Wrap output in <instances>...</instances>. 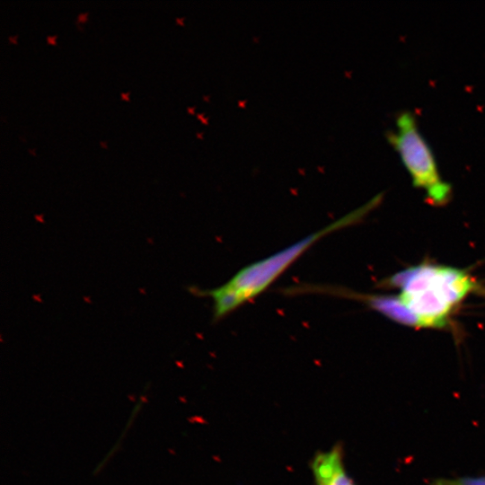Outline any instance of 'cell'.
Wrapping results in <instances>:
<instances>
[{
	"mask_svg": "<svg viewBox=\"0 0 485 485\" xmlns=\"http://www.w3.org/2000/svg\"><path fill=\"white\" fill-rule=\"evenodd\" d=\"M100 145H101V146H102L103 148H107V145H106V142H105V141H101V142H100Z\"/></svg>",
	"mask_w": 485,
	"mask_h": 485,
	"instance_id": "obj_11",
	"label": "cell"
},
{
	"mask_svg": "<svg viewBox=\"0 0 485 485\" xmlns=\"http://www.w3.org/2000/svg\"><path fill=\"white\" fill-rule=\"evenodd\" d=\"M128 94H129V92H128V93H120L121 98L126 100V101H128Z\"/></svg>",
	"mask_w": 485,
	"mask_h": 485,
	"instance_id": "obj_10",
	"label": "cell"
},
{
	"mask_svg": "<svg viewBox=\"0 0 485 485\" xmlns=\"http://www.w3.org/2000/svg\"><path fill=\"white\" fill-rule=\"evenodd\" d=\"M410 174L412 185L422 190L432 206L441 207L452 198V186L440 174L434 152L422 135L416 116L402 110L395 118V129L386 134Z\"/></svg>",
	"mask_w": 485,
	"mask_h": 485,
	"instance_id": "obj_3",
	"label": "cell"
},
{
	"mask_svg": "<svg viewBox=\"0 0 485 485\" xmlns=\"http://www.w3.org/2000/svg\"><path fill=\"white\" fill-rule=\"evenodd\" d=\"M29 153H31V154L35 155L36 154L34 153V150L33 149H28Z\"/></svg>",
	"mask_w": 485,
	"mask_h": 485,
	"instance_id": "obj_12",
	"label": "cell"
},
{
	"mask_svg": "<svg viewBox=\"0 0 485 485\" xmlns=\"http://www.w3.org/2000/svg\"><path fill=\"white\" fill-rule=\"evenodd\" d=\"M378 194L366 203L298 242L270 256L251 263L236 272L228 281L211 289L190 287L198 296L211 298L213 322H216L241 305L253 300L269 288L295 261L324 236L359 223L382 201Z\"/></svg>",
	"mask_w": 485,
	"mask_h": 485,
	"instance_id": "obj_1",
	"label": "cell"
},
{
	"mask_svg": "<svg viewBox=\"0 0 485 485\" xmlns=\"http://www.w3.org/2000/svg\"><path fill=\"white\" fill-rule=\"evenodd\" d=\"M381 287L399 291V297L419 320L422 328L444 329L460 304L481 286L466 270L421 262L391 275Z\"/></svg>",
	"mask_w": 485,
	"mask_h": 485,
	"instance_id": "obj_2",
	"label": "cell"
},
{
	"mask_svg": "<svg viewBox=\"0 0 485 485\" xmlns=\"http://www.w3.org/2000/svg\"><path fill=\"white\" fill-rule=\"evenodd\" d=\"M322 485H353V483L341 466L330 480Z\"/></svg>",
	"mask_w": 485,
	"mask_h": 485,
	"instance_id": "obj_6",
	"label": "cell"
},
{
	"mask_svg": "<svg viewBox=\"0 0 485 485\" xmlns=\"http://www.w3.org/2000/svg\"><path fill=\"white\" fill-rule=\"evenodd\" d=\"M56 38H57V35H52V36L48 35V36H47V41H48V43L52 44V45H56V41H55V40H56Z\"/></svg>",
	"mask_w": 485,
	"mask_h": 485,
	"instance_id": "obj_8",
	"label": "cell"
},
{
	"mask_svg": "<svg viewBox=\"0 0 485 485\" xmlns=\"http://www.w3.org/2000/svg\"><path fill=\"white\" fill-rule=\"evenodd\" d=\"M432 485H485V476L438 479Z\"/></svg>",
	"mask_w": 485,
	"mask_h": 485,
	"instance_id": "obj_5",
	"label": "cell"
},
{
	"mask_svg": "<svg viewBox=\"0 0 485 485\" xmlns=\"http://www.w3.org/2000/svg\"><path fill=\"white\" fill-rule=\"evenodd\" d=\"M16 38H17V35H11L8 37V40L12 43H16Z\"/></svg>",
	"mask_w": 485,
	"mask_h": 485,
	"instance_id": "obj_9",
	"label": "cell"
},
{
	"mask_svg": "<svg viewBox=\"0 0 485 485\" xmlns=\"http://www.w3.org/2000/svg\"><path fill=\"white\" fill-rule=\"evenodd\" d=\"M87 16H88V13H87V12L80 13L77 15V20H76V22H85L86 19H87Z\"/></svg>",
	"mask_w": 485,
	"mask_h": 485,
	"instance_id": "obj_7",
	"label": "cell"
},
{
	"mask_svg": "<svg viewBox=\"0 0 485 485\" xmlns=\"http://www.w3.org/2000/svg\"><path fill=\"white\" fill-rule=\"evenodd\" d=\"M341 466H343L341 455L338 447L327 453L318 454L313 463L317 484L322 485L326 482Z\"/></svg>",
	"mask_w": 485,
	"mask_h": 485,
	"instance_id": "obj_4",
	"label": "cell"
}]
</instances>
